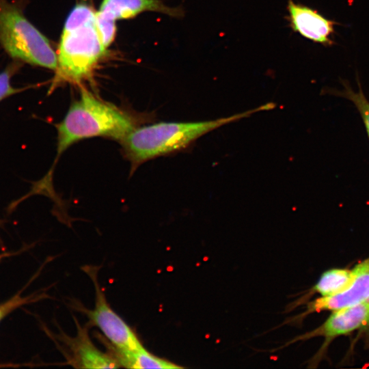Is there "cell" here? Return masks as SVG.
Instances as JSON below:
<instances>
[{"instance_id": "obj_1", "label": "cell", "mask_w": 369, "mask_h": 369, "mask_svg": "<svg viewBox=\"0 0 369 369\" xmlns=\"http://www.w3.org/2000/svg\"><path fill=\"white\" fill-rule=\"evenodd\" d=\"M106 50L98 31L96 12L88 5L77 4L64 25L51 88L61 82L79 83L90 79Z\"/></svg>"}, {"instance_id": "obj_2", "label": "cell", "mask_w": 369, "mask_h": 369, "mask_svg": "<svg viewBox=\"0 0 369 369\" xmlns=\"http://www.w3.org/2000/svg\"><path fill=\"white\" fill-rule=\"evenodd\" d=\"M271 108L272 105L269 103L216 120L150 124L136 127L120 142L124 155L134 167L153 158L184 148L199 137L220 126Z\"/></svg>"}, {"instance_id": "obj_3", "label": "cell", "mask_w": 369, "mask_h": 369, "mask_svg": "<svg viewBox=\"0 0 369 369\" xmlns=\"http://www.w3.org/2000/svg\"><path fill=\"white\" fill-rule=\"evenodd\" d=\"M137 122L130 113L82 89L79 98L56 125L57 156L73 144L90 137H105L121 141L137 127Z\"/></svg>"}, {"instance_id": "obj_4", "label": "cell", "mask_w": 369, "mask_h": 369, "mask_svg": "<svg viewBox=\"0 0 369 369\" xmlns=\"http://www.w3.org/2000/svg\"><path fill=\"white\" fill-rule=\"evenodd\" d=\"M0 44L15 61L57 68V53L49 40L8 0H0Z\"/></svg>"}, {"instance_id": "obj_5", "label": "cell", "mask_w": 369, "mask_h": 369, "mask_svg": "<svg viewBox=\"0 0 369 369\" xmlns=\"http://www.w3.org/2000/svg\"><path fill=\"white\" fill-rule=\"evenodd\" d=\"M83 271L90 277L95 290L92 310L79 308L88 318L91 325L97 327L109 341L113 354L119 358L134 353L143 346L130 326L111 308L98 279V267L85 265Z\"/></svg>"}, {"instance_id": "obj_6", "label": "cell", "mask_w": 369, "mask_h": 369, "mask_svg": "<svg viewBox=\"0 0 369 369\" xmlns=\"http://www.w3.org/2000/svg\"><path fill=\"white\" fill-rule=\"evenodd\" d=\"M288 21L292 29L303 38L325 46H332L337 22L330 20L317 10L288 0Z\"/></svg>"}, {"instance_id": "obj_7", "label": "cell", "mask_w": 369, "mask_h": 369, "mask_svg": "<svg viewBox=\"0 0 369 369\" xmlns=\"http://www.w3.org/2000/svg\"><path fill=\"white\" fill-rule=\"evenodd\" d=\"M77 333L70 337L64 333L59 336L67 348L68 364L81 368H116L121 366L113 353L100 351L92 342L87 327L75 320Z\"/></svg>"}, {"instance_id": "obj_8", "label": "cell", "mask_w": 369, "mask_h": 369, "mask_svg": "<svg viewBox=\"0 0 369 369\" xmlns=\"http://www.w3.org/2000/svg\"><path fill=\"white\" fill-rule=\"evenodd\" d=\"M351 285L334 295L322 297L308 303L305 314L325 310H336L365 301L369 297V258L353 269Z\"/></svg>"}, {"instance_id": "obj_9", "label": "cell", "mask_w": 369, "mask_h": 369, "mask_svg": "<svg viewBox=\"0 0 369 369\" xmlns=\"http://www.w3.org/2000/svg\"><path fill=\"white\" fill-rule=\"evenodd\" d=\"M366 326H369V303L365 301L333 310L332 314L318 329L296 338L290 342L319 335L331 338Z\"/></svg>"}, {"instance_id": "obj_10", "label": "cell", "mask_w": 369, "mask_h": 369, "mask_svg": "<svg viewBox=\"0 0 369 369\" xmlns=\"http://www.w3.org/2000/svg\"><path fill=\"white\" fill-rule=\"evenodd\" d=\"M145 11L162 12L179 16L182 12L172 8L159 0H102L96 12V19L115 23L116 20L133 18Z\"/></svg>"}, {"instance_id": "obj_11", "label": "cell", "mask_w": 369, "mask_h": 369, "mask_svg": "<svg viewBox=\"0 0 369 369\" xmlns=\"http://www.w3.org/2000/svg\"><path fill=\"white\" fill-rule=\"evenodd\" d=\"M353 270L331 269L321 275L312 290L320 294L322 297L334 295L346 289L353 282Z\"/></svg>"}, {"instance_id": "obj_12", "label": "cell", "mask_w": 369, "mask_h": 369, "mask_svg": "<svg viewBox=\"0 0 369 369\" xmlns=\"http://www.w3.org/2000/svg\"><path fill=\"white\" fill-rule=\"evenodd\" d=\"M118 361L121 367L129 368H182L181 366L152 354L144 346L134 353L120 357Z\"/></svg>"}, {"instance_id": "obj_13", "label": "cell", "mask_w": 369, "mask_h": 369, "mask_svg": "<svg viewBox=\"0 0 369 369\" xmlns=\"http://www.w3.org/2000/svg\"><path fill=\"white\" fill-rule=\"evenodd\" d=\"M359 79L357 82L359 87L358 91L353 90L346 81H342V90H329V94L344 98L352 102L363 120L367 135L369 138V100L363 92Z\"/></svg>"}, {"instance_id": "obj_14", "label": "cell", "mask_w": 369, "mask_h": 369, "mask_svg": "<svg viewBox=\"0 0 369 369\" xmlns=\"http://www.w3.org/2000/svg\"><path fill=\"white\" fill-rule=\"evenodd\" d=\"M20 63L14 60L0 72V102L24 90L14 87L11 83L12 77L19 70Z\"/></svg>"}, {"instance_id": "obj_15", "label": "cell", "mask_w": 369, "mask_h": 369, "mask_svg": "<svg viewBox=\"0 0 369 369\" xmlns=\"http://www.w3.org/2000/svg\"><path fill=\"white\" fill-rule=\"evenodd\" d=\"M31 299V297H22L20 294H17L8 301L0 303V322L15 309L29 303Z\"/></svg>"}, {"instance_id": "obj_16", "label": "cell", "mask_w": 369, "mask_h": 369, "mask_svg": "<svg viewBox=\"0 0 369 369\" xmlns=\"http://www.w3.org/2000/svg\"><path fill=\"white\" fill-rule=\"evenodd\" d=\"M15 366H18L10 365V364H0V368H3V367H15Z\"/></svg>"}, {"instance_id": "obj_17", "label": "cell", "mask_w": 369, "mask_h": 369, "mask_svg": "<svg viewBox=\"0 0 369 369\" xmlns=\"http://www.w3.org/2000/svg\"><path fill=\"white\" fill-rule=\"evenodd\" d=\"M6 256H8L7 254H0V261Z\"/></svg>"}, {"instance_id": "obj_18", "label": "cell", "mask_w": 369, "mask_h": 369, "mask_svg": "<svg viewBox=\"0 0 369 369\" xmlns=\"http://www.w3.org/2000/svg\"><path fill=\"white\" fill-rule=\"evenodd\" d=\"M366 301L369 303V297Z\"/></svg>"}]
</instances>
